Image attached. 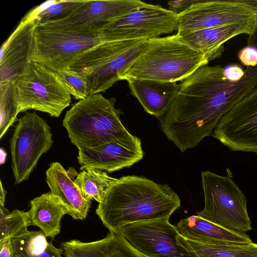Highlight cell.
Returning a JSON list of instances; mask_svg holds the SVG:
<instances>
[{
    "instance_id": "6da1fadb",
    "label": "cell",
    "mask_w": 257,
    "mask_h": 257,
    "mask_svg": "<svg viewBox=\"0 0 257 257\" xmlns=\"http://www.w3.org/2000/svg\"><path fill=\"white\" fill-rule=\"evenodd\" d=\"M242 78L229 81L220 65L202 66L181 81L161 128L184 152L211 135L222 117L257 86V66L246 67Z\"/></svg>"
},
{
    "instance_id": "7a4b0ae2",
    "label": "cell",
    "mask_w": 257,
    "mask_h": 257,
    "mask_svg": "<svg viewBox=\"0 0 257 257\" xmlns=\"http://www.w3.org/2000/svg\"><path fill=\"white\" fill-rule=\"evenodd\" d=\"M181 205L176 193L166 184L142 176H123L107 190L95 212L109 231L133 223L169 219Z\"/></svg>"
},
{
    "instance_id": "3957f363",
    "label": "cell",
    "mask_w": 257,
    "mask_h": 257,
    "mask_svg": "<svg viewBox=\"0 0 257 257\" xmlns=\"http://www.w3.org/2000/svg\"><path fill=\"white\" fill-rule=\"evenodd\" d=\"M209 61L176 33L149 39L145 48L119 79L182 81Z\"/></svg>"
},
{
    "instance_id": "277c9868",
    "label": "cell",
    "mask_w": 257,
    "mask_h": 257,
    "mask_svg": "<svg viewBox=\"0 0 257 257\" xmlns=\"http://www.w3.org/2000/svg\"><path fill=\"white\" fill-rule=\"evenodd\" d=\"M116 100L96 93L80 100L68 110L63 125L78 151L96 148L130 133L120 119L121 112L115 107Z\"/></svg>"
},
{
    "instance_id": "5b68a950",
    "label": "cell",
    "mask_w": 257,
    "mask_h": 257,
    "mask_svg": "<svg viewBox=\"0 0 257 257\" xmlns=\"http://www.w3.org/2000/svg\"><path fill=\"white\" fill-rule=\"evenodd\" d=\"M149 39L102 42L85 52L69 69L87 82L89 96L105 92L140 55Z\"/></svg>"
},
{
    "instance_id": "8992f818",
    "label": "cell",
    "mask_w": 257,
    "mask_h": 257,
    "mask_svg": "<svg viewBox=\"0 0 257 257\" xmlns=\"http://www.w3.org/2000/svg\"><path fill=\"white\" fill-rule=\"evenodd\" d=\"M226 173L221 176L209 171L202 172L204 207L196 215L227 229L245 233L252 229L247 200L229 169Z\"/></svg>"
},
{
    "instance_id": "52a82bcc",
    "label": "cell",
    "mask_w": 257,
    "mask_h": 257,
    "mask_svg": "<svg viewBox=\"0 0 257 257\" xmlns=\"http://www.w3.org/2000/svg\"><path fill=\"white\" fill-rule=\"evenodd\" d=\"M104 42L101 32L39 24L32 61L57 73L69 69L85 52Z\"/></svg>"
},
{
    "instance_id": "ba28073f",
    "label": "cell",
    "mask_w": 257,
    "mask_h": 257,
    "mask_svg": "<svg viewBox=\"0 0 257 257\" xmlns=\"http://www.w3.org/2000/svg\"><path fill=\"white\" fill-rule=\"evenodd\" d=\"M15 81L19 113L34 109L58 117L71 102L57 73L38 62L31 61Z\"/></svg>"
},
{
    "instance_id": "9c48e42d",
    "label": "cell",
    "mask_w": 257,
    "mask_h": 257,
    "mask_svg": "<svg viewBox=\"0 0 257 257\" xmlns=\"http://www.w3.org/2000/svg\"><path fill=\"white\" fill-rule=\"evenodd\" d=\"M17 121L10 140L16 185L29 179L40 157L53 143L50 127L35 112H26Z\"/></svg>"
},
{
    "instance_id": "30bf717a",
    "label": "cell",
    "mask_w": 257,
    "mask_h": 257,
    "mask_svg": "<svg viewBox=\"0 0 257 257\" xmlns=\"http://www.w3.org/2000/svg\"><path fill=\"white\" fill-rule=\"evenodd\" d=\"M114 233L144 257H197L179 243L180 234L169 219L129 224Z\"/></svg>"
},
{
    "instance_id": "8fae6325",
    "label": "cell",
    "mask_w": 257,
    "mask_h": 257,
    "mask_svg": "<svg viewBox=\"0 0 257 257\" xmlns=\"http://www.w3.org/2000/svg\"><path fill=\"white\" fill-rule=\"evenodd\" d=\"M178 29V15L169 9L151 4L114 20L101 33L104 41L150 39L177 31Z\"/></svg>"
},
{
    "instance_id": "7c38bea8",
    "label": "cell",
    "mask_w": 257,
    "mask_h": 257,
    "mask_svg": "<svg viewBox=\"0 0 257 257\" xmlns=\"http://www.w3.org/2000/svg\"><path fill=\"white\" fill-rule=\"evenodd\" d=\"M257 18L255 0H199L178 16L177 34Z\"/></svg>"
},
{
    "instance_id": "4fadbf2b",
    "label": "cell",
    "mask_w": 257,
    "mask_h": 257,
    "mask_svg": "<svg viewBox=\"0 0 257 257\" xmlns=\"http://www.w3.org/2000/svg\"><path fill=\"white\" fill-rule=\"evenodd\" d=\"M211 136L231 151L257 154V86L224 115Z\"/></svg>"
},
{
    "instance_id": "5bb4252c",
    "label": "cell",
    "mask_w": 257,
    "mask_h": 257,
    "mask_svg": "<svg viewBox=\"0 0 257 257\" xmlns=\"http://www.w3.org/2000/svg\"><path fill=\"white\" fill-rule=\"evenodd\" d=\"M150 5L139 0H83L66 19L42 24L100 32L114 20Z\"/></svg>"
},
{
    "instance_id": "9a60e30c",
    "label": "cell",
    "mask_w": 257,
    "mask_h": 257,
    "mask_svg": "<svg viewBox=\"0 0 257 257\" xmlns=\"http://www.w3.org/2000/svg\"><path fill=\"white\" fill-rule=\"evenodd\" d=\"M140 139L129 133L102 146L78 151L81 171L88 169L111 173L131 167L144 157Z\"/></svg>"
},
{
    "instance_id": "2e32d148",
    "label": "cell",
    "mask_w": 257,
    "mask_h": 257,
    "mask_svg": "<svg viewBox=\"0 0 257 257\" xmlns=\"http://www.w3.org/2000/svg\"><path fill=\"white\" fill-rule=\"evenodd\" d=\"M40 23L36 9L23 18L1 48L0 83L15 81L32 61L34 32Z\"/></svg>"
},
{
    "instance_id": "e0dca14e",
    "label": "cell",
    "mask_w": 257,
    "mask_h": 257,
    "mask_svg": "<svg viewBox=\"0 0 257 257\" xmlns=\"http://www.w3.org/2000/svg\"><path fill=\"white\" fill-rule=\"evenodd\" d=\"M257 25V18L178 34L187 44L206 56L209 60L220 57L223 44L240 34L250 35Z\"/></svg>"
},
{
    "instance_id": "ac0fdd59",
    "label": "cell",
    "mask_w": 257,
    "mask_h": 257,
    "mask_svg": "<svg viewBox=\"0 0 257 257\" xmlns=\"http://www.w3.org/2000/svg\"><path fill=\"white\" fill-rule=\"evenodd\" d=\"M46 182L51 192L65 205L68 214L74 220L86 218L91 201L86 199L68 172L59 162L52 163L46 172Z\"/></svg>"
},
{
    "instance_id": "d6986e66",
    "label": "cell",
    "mask_w": 257,
    "mask_h": 257,
    "mask_svg": "<svg viewBox=\"0 0 257 257\" xmlns=\"http://www.w3.org/2000/svg\"><path fill=\"white\" fill-rule=\"evenodd\" d=\"M176 227L180 235L198 242L240 245L253 243L245 233L227 229L197 215L181 219Z\"/></svg>"
},
{
    "instance_id": "ffe728a7",
    "label": "cell",
    "mask_w": 257,
    "mask_h": 257,
    "mask_svg": "<svg viewBox=\"0 0 257 257\" xmlns=\"http://www.w3.org/2000/svg\"><path fill=\"white\" fill-rule=\"evenodd\" d=\"M131 93L148 113L161 119L168 111L179 90L176 82L147 79L127 81Z\"/></svg>"
},
{
    "instance_id": "44dd1931",
    "label": "cell",
    "mask_w": 257,
    "mask_h": 257,
    "mask_svg": "<svg viewBox=\"0 0 257 257\" xmlns=\"http://www.w3.org/2000/svg\"><path fill=\"white\" fill-rule=\"evenodd\" d=\"M65 257H140L117 233L109 231L104 238L91 242L72 239L61 243Z\"/></svg>"
},
{
    "instance_id": "7402d4cb",
    "label": "cell",
    "mask_w": 257,
    "mask_h": 257,
    "mask_svg": "<svg viewBox=\"0 0 257 257\" xmlns=\"http://www.w3.org/2000/svg\"><path fill=\"white\" fill-rule=\"evenodd\" d=\"M30 204L31 225L38 227L46 237L54 239L60 233L62 218L68 214L62 201L50 192L34 198Z\"/></svg>"
},
{
    "instance_id": "603a6c76",
    "label": "cell",
    "mask_w": 257,
    "mask_h": 257,
    "mask_svg": "<svg viewBox=\"0 0 257 257\" xmlns=\"http://www.w3.org/2000/svg\"><path fill=\"white\" fill-rule=\"evenodd\" d=\"M12 257H62L63 249L48 242L41 230H27L12 238Z\"/></svg>"
},
{
    "instance_id": "cb8c5ba5",
    "label": "cell",
    "mask_w": 257,
    "mask_h": 257,
    "mask_svg": "<svg viewBox=\"0 0 257 257\" xmlns=\"http://www.w3.org/2000/svg\"><path fill=\"white\" fill-rule=\"evenodd\" d=\"M179 243L197 257H257V244L207 243L192 241L181 235Z\"/></svg>"
},
{
    "instance_id": "d4e9b609",
    "label": "cell",
    "mask_w": 257,
    "mask_h": 257,
    "mask_svg": "<svg viewBox=\"0 0 257 257\" xmlns=\"http://www.w3.org/2000/svg\"><path fill=\"white\" fill-rule=\"evenodd\" d=\"M104 171L88 169L78 174L74 182L79 187L84 197L101 203L107 190L117 181Z\"/></svg>"
},
{
    "instance_id": "484cf974",
    "label": "cell",
    "mask_w": 257,
    "mask_h": 257,
    "mask_svg": "<svg viewBox=\"0 0 257 257\" xmlns=\"http://www.w3.org/2000/svg\"><path fill=\"white\" fill-rule=\"evenodd\" d=\"M18 98L15 81L0 83V139L16 121Z\"/></svg>"
},
{
    "instance_id": "4316f807",
    "label": "cell",
    "mask_w": 257,
    "mask_h": 257,
    "mask_svg": "<svg viewBox=\"0 0 257 257\" xmlns=\"http://www.w3.org/2000/svg\"><path fill=\"white\" fill-rule=\"evenodd\" d=\"M30 225L31 221L28 211L14 209L10 212L0 205V240L19 236L28 230Z\"/></svg>"
},
{
    "instance_id": "83f0119b",
    "label": "cell",
    "mask_w": 257,
    "mask_h": 257,
    "mask_svg": "<svg viewBox=\"0 0 257 257\" xmlns=\"http://www.w3.org/2000/svg\"><path fill=\"white\" fill-rule=\"evenodd\" d=\"M83 0L54 1L48 7L37 8V17L40 24H45L66 19L83 3Z\"/></svg>"
},
{
    "instance_id": "f1b7e54d",
    "label": "cell",
    "mask_w": 257,
    "mask_h": 257,
    "mask_svg": "<svg viewBox=\"0 0 257 257\" xmlns=\"http://www.w3.org/2000/svg\"><path fill=\"white\" fill-rule=\"evenodd\" d=\"M57 74L66 89L75 99L80 100L89 96L87 82L81 75L70 69Z\"/></svg>"
},
{
    "instance_id": "f546056e",
    "label": "cell",
    "mask_w": 257,
    "mask_h": 257,
    "mask_svg": "<svg viewBox=\"0 0 257 257\" xmlns=\"http://www.w3.org/2000/svg\"><path fill=\"white\" fill-rule=\"evenodd\" d=\"M241 63L246 67H254L257 66V49L246 46L241 49L237 54Z\"/></svg>"
},
{
    "instance_id": "4dcf8cb0",
    "label": "cell",
    "mask_w": 257,
    "mask_h": 257,
    "mask_svg": "<svg viewBox=\"0 0 257 257\" xmlns=\"http://www.w3.org/2000/svg\"><path fill=\"white\" fill-rule=\"evenodd\" d=\"M223 74L229 81L237 82L242 78L245 72L238 65L232 64L223 68Z\"/></svg>"
},
{
    "instance_id": "1f68e13d",
    "label": "cell",
    "mask_w": 257,
    "mask_h": 257,
    "mask_svg": "<svg viewBox=\"0 0 257 257\" xmlns=\"http://www.w3.org/2000/svg\"><path fill=\"white\" fill-rule=\"evenodd\" d=\"M199 0H179L170 1L168 3L169 10L179 16L188 10L192 5Z\"/></svg>"
},
{
    "instance_id": "d6a6232c",
    "label": "cell",
    "mask_w": 257,
    "mask_h": 257,
    "mask_svg": "<svg viewBox=\"0 0 257 257\" xmlns=\"http://www.w3.org/2000/svg\"><path fill=\"white\" fill-rule=\"evenodd\" d=\"M13 248L11 238L0 240V257H12Z\"/></svg>"
},
{
    "instance_id": "836d02e7",
    "label": "cell",
    "mask_w": 257,
    "mask_h": 257,
    "mask_svg": "<svg viewBox=\"0 0 257 257\" xmlns=\"http://www.w3.org/2000/svg\"><path fill=\"white\" fill-rule=\"evenodd\" d=\"M247 46L257 49V25L252 33L249 36L247 41Z\"/></svg>"
},
{
    "instance_id": "e575fe53",
    "label": "cell",
    "mask_w": 257,
    "mask_h": 257,
    "mask_svg": "<svg viewBox=\"0 0 257 257\" xmlns=\"http://www.w3.org/2000/svg\"><path fill=\"white\" fill-rule=\"evenodd\" d=\"M7 192L4 188L2 182L1 181V191H0V205L1 206L5 207V203L6 200Z\"/></svg>"
},
{
    "instance_id": "d590c367",
    "label": "cell",
    "mask_w": 257,
    "mask_h": 257,
    "mask_svg": "<svg viewBox=\"0 0 257 257\" xmlns=\"http://www.w3.org/2000/svg\"><path fill=\"white\" fill-rule=\"evenodd\" d=\"M140 257H144V256H143L141 255V256H140Z\"/></svg>"
}]
</instances>
